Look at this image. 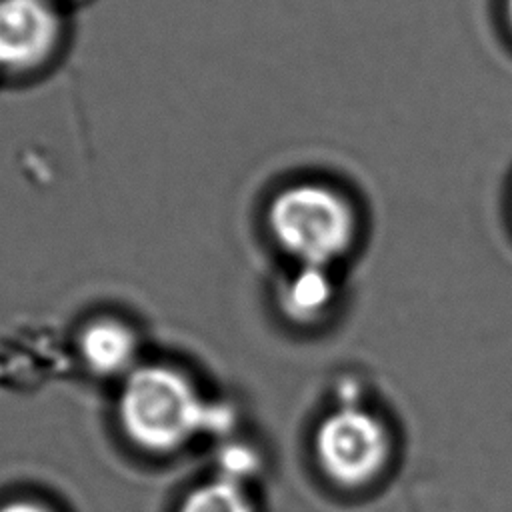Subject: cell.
Listing matches in <instances>:
<instances>
[{"label": "cell", "instance_id": "6da1fadb", "mask_svg": "<svg viewBox=\"0 0 512 512\" xmlns=\"http://www.w3.org/2000/svg\"><path fill=\"white\" fill-rule=\"evenodd\" d=\"M124 436L150 454H172L230 418L198 394L176 368L146 364L126 374L116 402Z\"/></svg>", "mask_w": 512, "mask_h": 512}, {"label": "cell", "instance_id": "7a4b0ae2", "mask_svg": "<svg viewBox=\"0 0 512 512\" xmlns=\"http://www.w3.org/2000/svg\"><path fill=\"white\" fill-rule=\"evenodd\" d=\"M268 224L276 244L302 266L328 268L356 240V212L330 186L302 182L282 190L270 204Z\"/></svg>", "mask_w": 512, "mask_h": 512}, {"label": "cell", "instance_id": "3957f363", "mask_svg": "<svg viewBox=\"0 0 512 512\" xmlns=\"http://www.w3.org/2000/svg\"><path fill=\"white\" fill-rule=\"evenodd\" d=\"M314 454L330 480L360 486L382 470L388 458V434L374 414L358 406H342L318 424Z\"/></svg>", "mask_w": 512, "mask_h": 512}, {"label": "cell", "instance_id": "277c9868", "mask_svg": "<svg viewBox=\"0 0 512 512\" xmlns=\"http://www.w3.org/2000/svg\"><path fill=\"white\" fill-rule=\"evenodd\" d=\"M62 36L52 0H0V70L26 74L44 66Z\"/></svg>", "mask_w": 512, "mask_h": 512}, {"label": "cell", "instance_id": "5b68a950", "mask_svg": "<svg viewBox=\"0 0 512 512\" xmlns=\"http://www.w3.org/2000/svg\"><path fill=\"white\" fill-rule=\"evenodd\" d=\"M78 348L82 362L92 374L118 376L134 370L138 342L124 322L98 318L82 328Z\"/></svg>", "mask_w": 512, "mask_h": 512}, {"label": "cell", "instance_id": "8992f818", "mask_svg": "<svg viewBox=\"0 0 512 512\" xmlns=\"http://www.w3.org/2000/svg\"><path fill=\"white\" fill-rule=\"evenodd\" d=\"M334 284L326 268L302 266L280 290V304L288 318L300 324L322 318L334 302Z\"/></svg>", "mask_w": 512, "mask_h": 512}, {"label": "cell", "instance_id": "52a82bcc", "mask_svg": "<svg viewBox=\"0 0 512 512\" xmlns=\"http://www.w3.org/2000/svg\"><path fill=\"white\" fill-rule=\"evenodd\" d=\"M176 512H256L242 484L228 476L194 486Z\"/></svg>", "mask_w": 512, "mask_h": 512}, {"label": "cell", "instance_id": "ba28073f", "mask_svg": "<svg viewBox=\"0 0 512 512\" xmlns=\"http://www.w3.org/2000/svg\"><path fill=\"white\" fill-rule=\"evenodd\" d=\"M226 464V470L222 472V476H228V478H234L238 482H242V476L246 472H252L254 470V456L248 448H228L226 452V458L224 462Z\"/></svg>", "mask_w": 512, "mask_h": 512}, {"label": "cell", "instance_id": "9c48e42d", "mask_svg": "<svg viewBox=\"0 0 512 512\" xmlns=\"http://www.w3.org/2000/svg\"><path fill=\"white\" fill-rule=\"evenodd\" d=\"M0 512H52V510L34 500H10L0 506Z\"/></svg>", "mask_w": 512, "mask_h": 512}, {"label": "cell", "instance_id": "30bf717a", "mask_svg": "<svg viewBox=\"0 0 512 512\" xmlns=\"http://www.w3.org/2000/svg\"><path fill=\"white\" fill-rule=\"evenodd\" d=\"M506 12H508V20H510V26H512V0H506Z\"/></svg>", "mask_w": 512, "mask_h": 512}]
</instances>
